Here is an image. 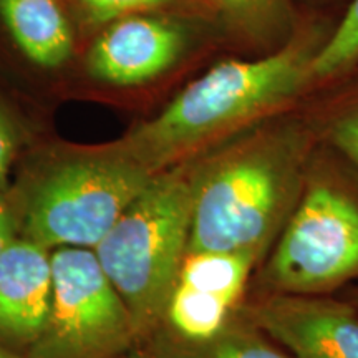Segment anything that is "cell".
<instances>
[{
    "label": "cell",
    "mask_w": 358,
    "mask_h": 358,
    "mask_svg": "<svg viewBox=\"0 0 358 358\" xmlns=\"http://www.w3.org/2000/svg\"><path fill=\"white\" fill-rule=\"evenodd\" d=\"M17 236H19V222H17L15 206H13L10 189L6 187V189H0V254Z\"/></svg>",
    "instance_id": "18"
},
{
    "label": "cell",
    "mask_w": 358,
    "mask_h": 358,
    "mask_svg": "<svg viewBox=\"0 0 358 358\" xmlns=\"http://www.w3.org/2000/svg\"><path fill=\"white\" fill-rule=\"evenodd\" d=\"M317 151L306 123L252 127L191 159L187 252H236L261 266L292 214Z\"/></svg>",
    "instance_id": "1"
},
{
    "label": "cell",
    "mask_w": 358,
    "mask_h": 358,
    "mask_svg": "<svg viewBox=\"0 0 358 358\" xmlns=\"http://www.w3.org/2000/svg\"><path fill=\"white\" fill-rule=\"evenodd\" d=\"M257 267L249 254L186 252L153 337L179 343L216 337L241 312Z\"/></svg>",
    "instance_id": "7"
},
{
    "label": "cell",
    "mask_w": 358,
    "mask_h": 358,
    "mask_svg": "<svg viewBox=\"0 0 358 358\" xmlns=\"http://www.w3.org/2000/svg\"><path fill=\"white\" fill-rule=\"evenodd\" d=\"M232 24L254 38L274 37L290 22L289 0H213Z\"/></svg>",
    "instance_id": "14"
},
{
    "label": "cell",
    "mask_w": 358,
    "mask_h": 358,
    "mask_svg": "<svg viewBox=\"0 0 358 358\" xmlns=\"http://www.w3.org/2000/svg\"><path fill=\"white\" fill-rule=\"evenodd\" d=\"M358 279V173L315 151L284 229L248 295H330Z\"/></svg>",
    "instance_id": "5"
},
{
    "label": "cell",
    "mask_w": 358,
    "mask_h": 358,
    "mask_svg": "<svg viewBox=\"0 0 358 358\" xmlns=\"http://www.w3.org/2000/svg\"><path fill=\"white\" fill-rule=\"evenodd\" d=\"M327 141L358 173V108L348 111L330 124Z\"/></svg>",
    "instance_id": "15"
},
{
    "label": "cell",
    "mask_w": 358,
    "mask_h": 358,
    "mask_svg": "<svg viewBox=\"0 0 358 358\" xmlns=\"http://www.w3.org/2000/svg\"><path fill=\"white\" fill-rule=\"evenodd\" d=\"M173 0H80L85 12L96 22H111L134 12L153 10L171 3Z\"/></svg>",
    "instance_id": "16"
},
{
    "label": "cell",
    "mask_w": 358,
    "mask_h": 358,
    "mask_svg": "<svg viewBox=\"0 0 358 358\" xmlns=\"http://www.w3.org/2000/svg\"><path fill=\"white\" fill-rule=\"evenodd\" d=\"M122 358H156V357L151 352H148L145 347H134L131 352H128L127 355H123Z\"/></svg>",
    "instance_id": "19"
},
{
    "label": "cell",
    "mask_w": 358,
    "mask_h": 358,
    "mask_svg": "<svg viewBox=\"0 0 358 358\" xmlns=\"http://www.w3.org/2000/svg\"><path fill=\"white\" fill-rule=\"evenodd\" d=\"M241 315L294 358H358V312L332 295H248Z\"/></svg>",
    "instance_id": "8"
},
{
    "label": "cell",
    "mask_w": 358,
    "mask_h": 358,
    "mask_svg": "<svg viewBox=\"0 0 358 358\" xmlns=\"http://www.w3.org/2000/svg\"><path fill=\"white\" fill-rule=\"evenodd\" d=\"M187 43L181 25L159 17L128 15L113 20L88 53V70L101 82L138 85L176 64Z\"/></svg>",
    "instance_id": "9"
},
{
    "label": "cell",
    "mask_w": 358,
    "mask_h": 358,
    "mask_svg": "<svg viewBox=\"0 0 358 358\" xmlns=\"http://www.w3.org/2000/svg\"><path fill=\"white\" fill-rule=\"evenodd\" d=\"M358 62V0L352 6L340 22L337 30L327 42L322 43L315 53L310 66L312 82L338 77L350 70Z\"/></svg>",
    "instance_id": "13"
},
{
    "label": "cell",
    "mask_w": 358,
    "mask_h": 358,
    "mask_svg": "<svg viewBox=\"0 0 358 358\" xmlns=\"http://www.w3.org/2000/svg\"><path fill=\"white\" fill-rule=\"evenodd\" d=\"M19 129L10 115L0 106V189L8 187V171L19 153Z\"/></svg>",
    "instance_id": "17"
},
{
    "label": "cell",
    "mask_w": 358,
    "mask_h": 358,
    "mask_svg": "<svg viewBox=\"0 0 358 358\" xmlns=\"http://www.w3.org/2000/svg\"><path fill=\"white\" fill-rule=\"evenodd\" d=\"M0 17L34 64L57 69L70 58L73 35L57 0H0Z\"/></svg>",
    "instance_id": "11"
},
{
    "label": "cell",
    "mask_w": 358,
    "mask_h": 358,
    "mask_svg": "<svg viewBox=\"0 0 358 358\" xmlns=\"http://www.w3.org/2000/svg\"><path fill=\"white\" fill-rule=\"evenodd\" d=\"M320 47L319 38H294L259 60L222 62L122 141L153 173L196 158L292 100L312 82Z\"/></svg>",
    "instance_id": "2"
},
{
    "label": "cell",
    "mask_w": 358,
    "mask_h": 358,
    "mask_svg": "<svg viewBox=\"0 0 358 358\" xmlns=\"http://www.w3.org/2000/svg\"><path fill=\"white\" fill-rule=\"evenodd\" d=\"M0 358H30V357L25 355V353H19L15 350H10V348L0 345Z\"/></svg>",
    "instance_id": "20"
},
{
    "label": "cell",
    "mask_w": 358,
    "mask_h": 358,
    "mask_svg": "<svg viewBox=\"0 0 358 358\" xmlns=\"http://www.w3.org/2000/svg\"><path fill=\"white\" fill-rule=\"evenodd\" d=\"M52 302V250L17 236L0 254V345L32 350Z\"/></svg>",
    "instance_id": "10"
},
{
    "label": "cell",
    "mask_w": 358,
    "mask_h": 358,
    "mask_svg": "<svg viewBox=\"0 0 358 358\" xmlns=\"http://www.w3.org/2000/svg\"><path fill=\"white\" fill-rule=\"evenodd\" d=\"M348 302H350L352 306L357 308V312H358V285H357L355 289H353V292L350 294V297H348Z\"/></svg>",
    "instance_id": "21"
},
{
    "label": "cell",
    "mask_w": 358,
    "mask_h": 358,
    "mask_svg": "<svg viewBox=\"0 0 358 358\" xmlns=\"http://www.w3.org/2000/svg\"><path fill=\"white\" fill-rule=\"evenodd\" d=\"M192 213L191 159L155 174L93 248L127 306L143 347L159 327L187 252Z\"/></svg>",
    "instance_id": "4"
},
{
    "label": "cell",
    "mask_w": 358,
    "mask_h": 358,
    "mask_svg": "<svg viewBox=\"0 0 358 358\" xmlns=\"http://www.w3.org/2000/svg\"><path fill=\"white\" fill-rule=\"evenodd\" d=\"M143 347L156 358H294L241 312L226 329L206 342L179 343L153 337Z\"/></svg>",
    "instance_id": "12"
},
{
    "label": "cell",
    "mask_w": 358,
    "mask_h": 358,
    "mask_svg": "<svg viewBox=\"0 0 358 358\" xmlns=\"http://www.w3.org/2000/svg\"><path fill=\"white\" fill-rule=\"evenodd\" d=\"M138 345L127 306L93 249L52 250V302L30 358H122Z\"/></svg>",
    "instance_id": "6"
},
{
    "label": "cell",
    "mask_w": 358,
    "mask_h": 358,
    "mask_svg": "<svg viewBox=\"0 0 358 358\" xmlns=\"http://www.w3.org/2000/svg\"><path fill=\"white\" fill-rule=\"evenodd\" d=\"M155 174L123 141L52 148L8 186L19 236L50 250L93 249Z\"/></svg>",
    "instance_id": "3"
}]
</instances>
